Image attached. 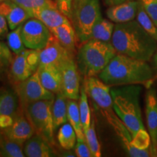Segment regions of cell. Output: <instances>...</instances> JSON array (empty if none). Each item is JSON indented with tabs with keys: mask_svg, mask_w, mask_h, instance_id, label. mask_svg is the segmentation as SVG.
Here are the masks:
<instances>
[{
	"mask_svg": "<svg viewBox=\"0 0 157 157\" xmlns=\"http://www.w3.org/2000/svg\"><path fill=\"white\" fill-rule=\"evenodd\" d=\"M111 44L117 53L148 62L157 50V42L137 21L117 23Z\"/></svg>",
	"mask_w": 157,
	"mask_h": 157,
	"instance_id": "1",
	"label": "cell"
},
{
	"mask_svg": "<svg viewBox=\"0 0 157 157\" xmlns=\"http://www.w3.org/2000/svg\"><path fill=\"white\" fill-rule=\"evenodd\" d=\"M98 77L110 87L145 84L154 78V72L146 61L117 53Z\"/></svg>",
	"mask_w": 157,
	"mask_h": 157,
	"instance_id": "2",
	"label": "cell"
},
{
	"mask_svg": "<svg viewBox=\"0 0 157 157\" xmlns=\"http://www.w3.org/2000/svg\"><path fill=\"white\" fill-rule=\"evenodd\" d=\"M142 88L138 84L111 88L113 110L129 131L132 137L145 129L140 105Z\"/></svg>",
	"mask_w": 157,
	"mask_h": 157,
	"instance_id": "3",
	"label": "cell"
},
{
	"mask_svg": "<svg viewBox=\"0 0 157 157\" xmlns=\"http://www.w3.org/2000/svg\"><path fill=\"white\" fill-rule=\"evenodd\" d=\"M117 54L111 42L90 39L78 48L76 64L84 77L97 76Z\"/></svg>",
	"mask_w": 157,
	"mask_h": 157,
	"instance_id": "4",
	"label": "cell"
},
{
	"mask_svg": "<svg viewBox=\"0 0 157 157\" xmlns=\"http://www.w3.org/2000/svg\"><path fill=\"white\" fill-rule=\"evenodd\" d=\"M102 18L100 0H83L72 8V20L78 40L90 39L93 26Z\"/></svg>",
	"mask_w": 157,
	"mask_h": 157,
	"instance_id": "5",
	"label": "cell"
},
{
	"mask_svg": "<svg viewBox=\"0 0 157 157\" xmlns=\"http://www.w3.org/2000/svg\"><path fill=\"white\" fill-rule=\"evenodd\" d=\"M54 99L43 100L32 103L24 109L35 132L42 136L50 145L54 144V122L52 104Z\"/></svg>",
	"mask_w": 157,
	"mask_h": 157,
	"instance_id": "6",
	"label": "cell"
},
{
	"mask_svg": "<svg viewBox=\"0 0 157 157\" xmlns=\"http://www.w3.org/2000/svg\"><path fill=\"white\" fill-rule=\"evenodd\" d=\"M15 93L23 110L36 101L55 98V94L42 85L37 71L28 78L15 84Z\"/></svg>",
	"mask_w": 157,
	"mask_h": 157,
	"instance_id": "7",
	"label": "cell"
},
{
	"mask_svg": "<svg viewBox=\"0 0 157 157\" xmlns=\"http://www.w3.org/2000/svg\"><path fill=\"white\" fill-rule=\"evenodd\" d=\"M40 50L27 48L20 54L15 55L10 66L11 80L15 84L28 78L38 69L40 64Z\"/></svg>",
	"mask_w": 157,
	"mask_h": 157,
	"instance_id": "8",
	"label": "cell"
},
{
	"mask_svg": "<svg viewBox=\"0 0 157 157\" xmlns=\"http://www.w3.org/2000/svg\"><path fill=\"white\" fill-rule=\"evenodd\" d=\"M51 31L47 25L36 17H31L22 25L21 36L27 49L42 50L48 43Z\"/></svg>",
	"mask_w": 157,
	"mask_h": 157,
	"instance_id": "9",
	"label": "cell"
},
{
	"mask_svg": "<svg viewBox=\"0 0 157 157\" xmlns=\"http://www.w3.org/2000/svg\"><path fill=\"white\" fill-rule=\"evenodd\" d=\"M62 75V92L68 99L77 100L80 97V76L74 55L68 57L60 66Z\"/></svg>",
	"mask_w": 157,
	"mask_h": 157,
	"instance_id": "10",
	"label": "cell"
},
{
	"mask_svg": "<svg viewBox=\"0 0 157 157\" xmlns=\"http://www.w3.org/2000/svg\"><path fill=\"white\" fill-rule=\"evenodd\" d=\"M83 87L87 95L95 102L101 111L113 109L111 87L96 76L84 77Z\"/></svg>",
	"mask_w": 157,
	"mask_h": 157,
	"instance_id": "11",
	"label": "cell"
},
{
	"mask_svg": "<svg viewBox=\"0 0 157 157\" xmlns=\"http://www.w3.org/2000/svg\"><path fill=\"white\" fill-rule=\"evenodd\" d=\"M104 117L115 130L122 143L124 148L128 153L129 156L132 157H148L153 156L151 148L147 150L140 151L136 149L132 144V135L129 131L124 124L122 121L116 115L113 109L102 111Z\"/></svg>",
	"mask_w": 157,
	"mask_h": 157,
	"instance_id": "12",
	"label": "cell"
},
{
	"mask_svg": "<svg viewBox=\"0 0 157 157\" xmlns=\"http://www.w3.org/2000/svg\"><path fill=\"white\" fill-rule=\"evenodd\" d=\"M4 137L15 142L23 144L35 134V130L26 115L18 110L15 116L14 121L10 126L0 129Z\"/></svg>",
	"mask_w": 157,
	"mask_h": 157,
	"instance_id": "13",
	"label": "cell"
},
{
	"mask_svg": "<svg viewBox=\"0 0 157 157\" xmlns=\"http://www.w3.org/2000/svg\"><path fill=\"white\" fill-rule=\"evenodd\" d=\"M146 117L150 135L153 156H157V94L154 88L147 91L146 95Z\"/></svg>",
	"mask_w": 157,
	"mask_h": 157,
	"instance_id": "14",
	"label": "cell"
},
{
	"mask_svg": "<svg viewBox=\"0 0 157 157\" xmlns=\"http://www.w3.org/2000/svg\"><path fill=\"white\" fill-rule=\"evenodd\" d=\"M71 55L74 53L64 48L56 37L51 34L47 44L40 50V64L52 65L60 68L62 63Z\"/></svg>",
	"mask_w": 157,
	"mask_h": 157,
	"instance_id": "15",
	"label": "cell"
},
{
	"mask_svg": "<svg viewBox=\"0 0 157 157\" xmlns=\"http://www.w3.org/2000/svg\"><path fill=\"white\" fill-rule=\"evenodd\" d=\"M139 2V0H128L111 6L106 10L107 17L110 21L116 23L133 21L136 17Z\"/></svg>",
	"mask_w": 157,
	"mask_h": 157,
	"instance_id": "16",
	"label": "cell"
},
{
	"mask_svg": "<svg viewBox=\"0 0 157 157\" xmlns=\"http://www.w3.org/2000/svg\"><path fill=\"white\" fill-rule=\"evenodd\" d=\"M0 14L7 20L11 30L23 24L31 17L28 12L11 0H4L0 2Z\"/></svg>",
	"mask_w": 157,
	"mask_h": 157,
	"instance_id": "17",
	"label": "cell"
},
{
	"mask_svg": "<svg viewBox=\"0 0 157 157\" xmlns=\"http://www.w3.org/2000/svg\"><path fill=\"white\" fill-rule=\"evenodd\" d=\"M42 85L54 94L62 91V75L60 68L52 65L39 64L37 69Z\"/></svg>",
	"mask_w": 157,
	"mask_h": 157,
	"instance_id": "18",
	"label": "cell"
},
{
	"mask_svg": "<svg viewBox=\"0 0 157 157\" xmlns=\"http://www.w3.org/2000/svg\"><path fill=\"white\" fill-rule=\"evenodd\" d=\"M33 17H36L42 21L50 30L64 23L71 22L68 17L60 12L56 3L44 6L38 10L34 13Z\"/></svg>",
	"mask_w": 157,
	"mask_h": 157,
	"instance_id": "19",
	"label": "cell"
},
{
	"mask_svg": "<svg viewBox=\"0 0 157 157\" xmlns=\"http://www.w3.org/2000/svg\"><path fill=\"white\" fill-rule=\"evenodd\" d=\"M25 156L27 157H50L55 153L51 145L40 135L34 134L24 143L23 147Z\"/></svg>",
	"mask_w": 157,
	"mask_h": 157,
	"instance_id": "20",
	"label": "cell"
},
{
	"mask_svg": "<svg viewBox=\"0 0 157 157\" xmlns=\"http://www.w3.org/2000/svg\"><path fill=\"white\" fill-rule=\"evenodd\" d=\"M50 31L64 48L72 53H74L78 37L71 23H64L50 29Z\"/></svg>",
	"mask_w": 157,
	"mask_h": 157,
	"instance_id": "21",
	"label": "cell"
},
{
	"mask_svg": "<svg viewBox=\"0 0 157 157\" xmlns=\"http://www.w3.org/2000/svg\"><path fill=\"white\" fill-rule=\"evenodd\" d=\"M67 101V97L62 91L57 93L56 97L54 98L52 111L55 129L68 122Z\"/></svg>",
	"mask_w": 157,
	"mask_h": 157,
	"instance_id": "22",
	"label": "cell"
},
{
	"mask_svg": "<svg viewBox=\"0 0 157 157\" xmlns=\"http://www.w3.org/2000/svg\"><path fill=\"white\" fill-rule=\"evenodd\" d=\"M19 100L15 91L0 90V116H15L19 110Z\"/></svg>",
	"mask_w": 157,
	"mask_h": 157,
	"instance_id": "23",
	"label": "cell"
},
{
	"mask_svg": "<svg viewBox=\"0 0 157 157\" xmlns=\"http://www.w3.org/2000/svg\"><path fill=\"white\" fill-rule=\"evenodd\" d=\"M67 110L68 121L75 129L76 137H77V141H86L83 128H82L79 107H78L77 101L68 98Z\"/></svg>",
	"mask_w": 157,
	"mask_h": 157,
	"instance_id": "24",
	"label": "cell"
},
{
	"mask_svg": "<svg viewBox=\"0 0 157 157\" xmlns=\"http://www.w3.org/2000/svg\"><path fill=\"white\" fill-rule=\"evenodd\" d=\"M114 25L111 21L102 17L93 26L90 39H97L105 42H111Z\"/></svg>",
	"mask_w": 157,
	"mask_h": 157,
	"instance_id": "25",
	"label": "cell"
},
{
	"mask_svg": "<svg viewBox=\"0 0 157 157\" xmlns=\"http://www.w3.org/2000/svg\"><path fill=\"white\" fill-rule=\"evenodd\" d=\"M58 140L65 150H71L76 146L77 137L75 129L69 122L61 125L58 132Z\"/></svg>",
	"mask_w": 157,
	"mask_h": 157,
	"instance_id": "26",
	"label": "cell"
},
{
	"mask_svg": "<svg viewBox=\"0 0 157 157\" xmlns=\"http://www.w3.org/2000/svg\"><path fill=\"white\" fill-rule=\"evenodd\" d=\"M140 1V0H139ZM136 21L138 22L142 28L146 31L148 34L151 36L157 42V26L153 20L149 17L147 13L143 8L140 1L139 2L138 9H137Z\"/></svg>",
	"mask_w": 157,
	"mask_h": 157,
	"instance_id": "27",
	"label": "cell"
},
{
	"mask_svg": "<svg viewBox=\"0 0 157 157\" xmlns=\"http://www.w3.org/2000/svg\"><path fill=\"white\" fill-rule=\"evenodd\" d=\"M0 154L5 157L25 156L21 144L4 136L0 141Z\"/></svg>",
	"mask_w": 157,
	"mask_h": 157,
	"instance_id": "28",
	"label": "cell"
},
{
	"mask_svg": "<svg viewBox=\"0 0 157 157\" xmlns=\"http://www.w3.org/2000/svg\"><path fill=\"white\" fill-rule=\"evenodd\" d=\"M87 94L83 86L80 89V97L78 101V107H79V113L81 117V121L83 128L84 133L87 130L91 124V114H90V110L89 104H88Z\"/></svg>",
	"mask_w": 157,
	"mask_h": 157,
	"instance_id": "29",
	"label": "cell"
},
{
	"mask_svg": "<svg viewBox=\"0 0 157 157\" xmlns=\"http://www.w3.org/2000/svg\"><path fill=\"white\" fill-rule=\"evenodd\" d=\"M85 140L89 146L90 151L92 154V157L101 156V148L99 141L97 137L95 132V120L93 118L91 120L90 126L87 131L84 132Z\"/></svg>",
	"mask_w": 157,
	"mask_h": 157,
	"instance_id": "30",
	"label": "cell"
},
{
	"mask_svg": "<svg viewBox=\"0 0 157 157\" xmlns=\"http://www.w3.org/2000/svg\"><path fill=\"white\" fill-rule=\"evenodd\" d=\"M22 25L23 24L12 30L11 32L8 33L7 36V45L12 52L15 55L20 54L26 49L23 44L22 36H21Z\"/></svg>",
	"mask_w": 157,
	"mask_h": 157,
	"instance_id": "31",
	"label": "cell"
},
{
	"mask_svg": "<svg viewBox=\"0 0 157 157\" xmlns=\"http://www.w3.org/2000/svg\"><path fill=\"white\" fill-rule=\"evenodd\" d=\"M29 13L31 17L35 12L44 6L55 4L52 0H11Z\"/></svg>",
	"mask_w": 157,
	"mask_h": 157,
	"instance_id": "32",
	"label": "cell"
},
{
	"mask_svg": "<svg viewBox=\"0 0 157 157\" xmlns=\"http://www.w3.org/2000/svg\"><path fill=\"white\" fill-rule=\"evenodd\" d=\"M132 144L136 149L140 151L150 148L151 140L148 132L145 129H141L132 138Z\"/></svg>",
	"mask_w": 157,
	"mask_h": 157,
	"instance_id": "33",
	"label": "cell"
},
{
	"mask_svg": "<svg viewBox=\"0 0 157 157\" xmlns=\"http://www.w3.org/2000/svg\"><path fill=\"white\" fill-rule=\"evenodd\" d=\"M13 60V52L8 45L0 41V68L3 69L10 67Z\"/></svg>",
	"mask_w": 157,
	"mask_h": 157,
	"instance_id": "34",
	"label": "cell"
},
{
	"mask_svg": "<svg viewBox=\"0 0 157 157\" xmlns=\"http://www.w3.org/2000/svg\"><path fill=\"white\" fill-rule=\"evenodd\" d=\"M143 8L157 26V0H140Z\"/></svg>",
	"mask_w": 157,
	"mask_h": 157,
	"instance_id": "35",
	"label": "cell"
},
{
	"mask_svg": "<svg viewBox=\"0 0 157 157\" xmlns=\"http://www.w3.org/2000/svg\"><path fill=\"white\" fill-rule=\"evenodd\" d=\"M72 3L73 0H57V5L62 13L72 20Z\"/></svg>",
	"mask_w": 157,
	"mask_h": 157,
	"instance_id": "36",
	"label": "cell"
},
{
	"mask_svg": "<svg viewBox=\"0 0 157 157\" xmlns=\"http://www.w3.org/2000/svg\"><path fill=\"white\" fill-rule=\"evenodd\" d=\"M74 149H75L76 156L92 157L91 151L86 141H77Z\"/></svg>",
	"mask_w": 157,
	"mask_h": 157,
	"instance_id": "37",
	"label": "cell"
},
{
	"mask_svg": "<svg viewBox=\"0 0 157 157\" xmlns=\"http://www.w3.org/2000/svg\"><path fill=\"white\" fill-rule=\"evenodd\" d=\"M9 25L5 17L0 14V39H7L9 33Z\"/></svg>",
	"mask_w": 157,
	"mask_h": 157,
	"instance_id": "38",
	"label": "cell"
},
{
	"mask_svg": "<svg viewBox=\"0 0 157 157\" xmlns=\"http://www.w3.org/2000/svg\"><path fill=\"white\" fill-rule=\"evenodd\" d=\"M15 116L1 115L0 116V129L7 128L13 124Z\"/></svg>",
	"mask_w": 157,
	"mask_h": 157,
	"instance_id": "39",
	"label": "cell"
},
{
	"mask_svg": "<svg viewBox=\"0 0 157 157\" xmlns=\"http://www.w3.org/2000/svg\"><path fill=\"white\" fill-rule=\"evenodd\" d=\"M126 1H128V0H105V2H106L109 5L113 6L118 5V4L124 2Z\"/></svg>",
	"mask_w": 157,
	"mask_h": 157,
	"instance_id": "40",
	"label": "cell"
},
{
	"mask_svg": "<svg viewBox=\"0 0 157 157\" xmlns=\"http://www.w3.org/2000/svg\"><path fill=\"white\" fill-rule=\"evenodd\" d=\"M154 66L156 70L157 71V50L155 52V54L154 55Z\"/></svg>",
	"mask_w": 157,
	"mask_h": 157,
	"instance_id": "41",
	"label": "cell"
},
{
	"mask_svg": "<svg viewBox=\"0 0 157 157\" xmlns=\"http://www.w3.org/2000/svg\"><path fill=\"white\" fill-rule=\"evenodd\" d=\"M82 1H83V0H73V3H72V8H73L74 6H76L77 4H78Z\"/></svg>",
	"mask_w": 157,
	"mask_h": 157,
	"instance_id": "42",
	"label": "cell"
},
{
	"mask_svg": "<svg viewBox=\"0 0 157 157\" xmlns=\"http://www.w3.org/2000/svg\"><path fill=\"white\" fill-rule=\"evenodd\" d=\"M2 137H3V135H2V134L1 130H0V141L2 140Z\"/></svg>",
	"mask_w": 157,
	"mask_h": 157,
	"instance_id": "43",
	"label": "cell"
},
{
	"mask_svg": "<svg viewBox=\"0 0 157 157\" xmlns=\"http://www.w3.org/2000/svg\"><path fill=\"white\" fill-rule=\"evenodd\" d=\"M2 73V68H0V77H1Z\"/></svg>",
	"mask_w": 157,
	"mask_h": 157,
	"instance_id": "44",
	"label": "cell"
},
{
	"mask_svg": "<svg viewBox=\"0 0 157 157\" xmlns=\"http://www.w3.org/2000/svg\"><path fill=\"white\" fill-rule=\"evenodd\" d=\"M2 1H4V0H0V2H2Z\"/></svg>",
	"mask_w": 157,
	"mask_h": 157,
	"instance_id": "45",
	"label": "cell"
},
{
	"mask_svg": "<svg viewBox=\"0 0 157 157\" xmlns=\"http://www.w3.org/2000/svg\"><path fill=\"white\" fill-rule=\"evenodd\" d=\"M0 156H1V154H0Z\"/></svg>",
	"mask_w": 157,
	"mask_h": 157,
	"instance_id": "46",
	"label": "cell"
}]
</instances>
